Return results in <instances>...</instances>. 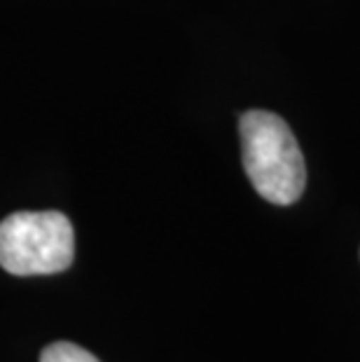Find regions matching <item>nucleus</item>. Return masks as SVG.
Wrapping results in <instances>:
<instances>
[{
	"instance_id": "f03ea898",
	"label": "nucleus",
	"mask_w": 360,
	"mask_h": 362,
	"mask_svg": "<svg viewBox=\"0 0 360 362\" xmlns=\"http://www.w3.org/2000/svg\"><path fill=\"white\" fill-rule=\"evenodd\" d=\"M75 257V232L59 211H19L0 222V267L14 276L66 272Z\"/></svg>"
},
{
	"instance_id": "7ed1b4c3",
	"label": "nucleus",
	"mask_w": 360,
	"mask_h": 362,
	"mask_svg": "<svg viewBox=\"0 0 360 362\" xmlns=\"http://www.w3.org/2000/svg\"><path fill=\"white\" fill-rule=\"evenodd\" d=\"M40 362H101L82 346L71 341H54L42 351Z\"/></svg>"
},
{
	"instance_id": "f257e3e1",
	"label": "nucleus",
	"mask_w": 360,
	"mask_h": 362,
	"mask_svg": "<svg viewBox=\"0 0 360 362\" xmlns=\"http://www.w3.org/2000/svg\"><path fill=\"white\" fill-rule=\"evenodd\" d=\"M239 134L243 168L257 194L277 206L295 204L304 192L306 166L290 127L269 110H248Z\"/></svg>"
}]
</instances>
